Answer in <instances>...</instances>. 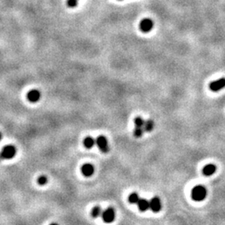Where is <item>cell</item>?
Instances as JSON below:
<instances>
[{
	"instance_id": "obj_20",
	"label": "cell",
	"mask_w": 225,
	"mask_h": 225,
	"mask_svg": "<svg viewBox=\"0 0 225 225\" xmlns=\"http://www.w3.org/2000/svg\"><path fill=\"white\" fill-rule=\"evenodd\" d=\"M2 138H3V135H2V133H0V140H1Z\"/></svg>"
},
{
	"instance_id": "obj_17",
	"label": "cell",
	"mask_w": 225,
	"mask_h": 225,
	"mask_svg": "<svg viewBox=\"0 0 225 225\" xmlns=\"http://www.w3.org/2000/svg\"><path fill=\"white\" fill-rule=\"evenodd\" d=\"M144 122H145V121L143 120L142 118H140V117H137V118L134 119V123H135V126L136 127H143V128Z\"/></svg>"
},
{
	"instance_id": "obj_8",
	"label": "cell",
	"mask_w": 225,
	"mask_h": 225,
	"mask_svg": "<svg viewBox=\"0 0 225 225\" xmlns=\"http://www.w3.org/2000/svg\"><path fill=\"white\" fill-rule=\"evenodd\" d=\"M41 97V94L37 89H32L31 91H29L27 94V98L28 101H30L31 103H36L38 102Z\"/></svg>"
},
{
	"instance_id": "obj_10",
	"label": "cell",
	"mask_w": 225,
	"mask_h": 225,
	"mask_svg": "<svg viewBox=\"0 0 225 225\" xmlns=\"http://www.w3.org/2000/svg\"><path fill=\"white\" fill-rule=\"evenodd\" d=\"M216 169H217V168H216V166L214 164L206 165L203 169V174L206 176L213 175L214 173L216 172Z\"/></svg>"
},
{
	"instance_id": "obj_21",
	"label": "cell",
	"mask_w": 225,
	"mask_h": 225,
	"mask_svg": "<svg viewBox=\"0 0 225 225\" xmlns=\"http://www.w3.org/2000/svg\"><path fill=\"white\" fill-rule=\"evenodd\" d=\"M50 225H58V224H54H54H50Z\"/></svg>"
},
{
	"instance_id": "obj_19",
	"label": "cell",
	"mask_w": 225,
	"mask_h": 225,
	"mask_svg": "<svg viewBox=\"0 0 225 225\" xmlns=\"http://www.w3.org/2000/svg\"><path fill=\"white\" fill-rule=\"evenodd\" d=\"M67 4L68 7H71V8L76 7L78 4V0H68Z\"/></svg>"
},
{
	"instance_id": "obj_18",
	"label": "cell",
	"mask_w": 225,
	"mask_h": 225,
	"mask_svg": "<svg viewBox=\"0 0 225 225\" xmlns=\"http://www.w3.org/2000/svg\"><path fill=\"white\" fill-rule=\"evenodd\" d=\"M47 182H48V178L44 175L40 176L39 178V179H38V183L40 185H45L47 183Z\"/></svg>"
},
{
	"instance_id": "obj_5",
	"label": "cell",
	"mask_w": 225,
	"mask_h": 225,
	"mask_svg": "<svg viewBox=\"0 0 225 225\" xmlns=\"http://www.w3.org/2000/svg\"><path fill=\"white\" fill-rule=\"evenodd\" d=\"M209 88L213 92H219V90L225 88V78H222L216 81H213L210 83Z\"/></svg>"
},
{
	"instance_id": "obj_2",
	"label": "cell",
	"mask_w": 225,
	"mask_h": 225,
	"mask_svg": "<svg viewBox=\"0 0 225 225\" xmlns=\"http://www.w3.org/2000/svg\"><path fill=\"white\" fill-rule=\"evenodd\" d=\"M17 154V149L13 145H7L2 149L0 157L4 159H12Z\"/></svg>"
},
{
	"instance_id": "obj_14",
	"label": "cell",
	"mask_w": 225,
	"mask_h": 225,
	"mask_svg": "<svg viewBox=\"0 0 225 225\" xmlns=\"http://www.w3.org/2000/svg\"><path fill=\"white\" fill-rule=\"evenodd\" d=\"M138 200H139V197H138V193H133L128 197V201H129L130 203H133V204L138 203Z\"/></svg>"
},
{
	"instance_id": "obj_1",
	"label": "cell",
	"mask_w": 225,
	"mask_h": 225,
	"mask_svg": "<svg viewBox=\"0 0 225 225\" xmlns=\"http://www.w3.org/2000/svg\"><path fill=\"white\" fill-rule=\"evenodd\" d=\"M207 196V189L203 186L198 185L193 188L192 191V198L195 201H203Z\"/></svg>"
},
{
	"instance_id": "obj_7",
	"label": "cell",
	"mask_w": 225,
	"mask_h": 225,
	"mask_svg": "<svg viewBox=\"0 0 225 225\" xmlns=\"http://www.w3.org/2000/svg\"><path fill=\"white\" fill-rule=\"evenodd\" d=\"M154 27V23L150 18H144L140 22V29L144 33L149 32Z\"/></svg>"
},
{
	"instance_id": "obj_11",
	"label": "cell",
	"mask_w": 225,
	"mask_h": 225,
	"mask_svg": "<svg viewBox=\"0 0 225 225\" xmlns=\"http://www.w3.org/2000/svg\"><path fill=\"white\" fill-rule=\"evenodd\" d=\"M138 209L140 211L142 212H145L147 211L148 209H149V202H148L147 199H144V198H142L138 200Z\"/></svg>"
},
{
	"instance_id": "obj_13",
	"label": "cell",
	"mask_w": 225,
	"mask_h": 225,
	"mask_svg": "<svg viewBox=\"0 0 225 225\" xmlns=\"http://www.w3.org/2000/svg\"><path fill=\"white\" fill-rule=\"evenodd\" d=\"M154 122L152 120H147L144 122V124H143V129L144 131L146 132H151L153 129H154Z\"/></svg>"
},
{
	"instance_id": "obj_12",
	"label": "cell",
	"mask_w": 225,
	"mask_h": 225,
	"mask_svg": "<svg viewBox=\"0 0 225 225\" xmlns=\"http://www.w3.org/2000/svg\"><path fill=\"white\" fill-rule=\"evenodd\" d=\"M83 143H84V146L87 148H92L95 145L96 140L92 137H87L84 139Z\"/></svg>"
},
{
	"instance_id": "obj_4",
	"label": "cell",
	"mask_w": 225,
	"mask_h": 225,
	"mask_svg": "<svg viewBox=\"0 0 225 225\" xmlns=\"http://www.w3.org/2000/svg\"><path fill=\"white\" fill-rule=\"evenodd\" d=\"M102 218L106 223H112L115 219V211L113 208H108L102 214Z\"/></svg>"
},
{
	"instance_id": "obj_3",
	"label": "cell",
	"mask_w": 225,
	"mask_h": 225,
	"mask_svg": "<svg viewBox=\"0 0 225 225\" xmlns=\"http://www.w3.org/2000/svg\"><path fill=\"white\" fill-rule=\"evenodd\" d=\"M96 144L98 145V147L100 149V151L102 153H108L109 151V142L108 139L100 135L96 139Z\"/></svg>"
},
{
	"instance_id": "obj_15",
	"label": "cell",
	"mask_w": 225,
	"mask_h": 225,
	"mask_svg": "<svg viewBox=\"0 0 225 225\" xmlns=\"http://www.w3.org/2000/svg\"><path fill=\"white\" fill-rule=\"evenodd\" d=\"M103 211L99 207H94L92 210V215L93 218H99L100 216H102Z\"/></svg>"
},
{
	"instance_id": "obj_9",
	"label": "cell",
	"mask_w": 225,
	"mask_h": 225,
	"mask_svg": "<svg viewBox=\"0 0 225 225\" xmlns=\"http://www.w3.org/2000/svg\"><path fill=\"white\" fill-rule=\"evenodd\" d=\"M81 171L82 174L86 177H90L94 173V167L92 164H86L83 165V167L81 168Z\"/></svg>"
},
{
	"instance_id": "obj_16",
	"label": "cell",
	"mask_w": 225,
	"mask_h": 225,
	"mask_svg": "<svg viewBox=\"0 0 225 225\" xmlns=\"http://www.w3.org/2000/svg\"><path fill=\"white\" fill-rule=\"evenodd\" d=\"M144 129L143 127H136L134 129V136L137 138H140L143 136Z\"/></svg>"
},
{
	"instance_id": "obj_6",
	"label": "cell",
	"mask_w": 225,
	"mask_h": 225,
	"mask_svg": "<svg viewBox=\"0 0 225 225\" xmlns=\"http://www.w3.org/2000/svg\"><path fill=\"white\" fill-rule=\"evenodd\" d=\"M149 209L154 213H158L162 209L161 200L158 197H154L149 201Z\"/></svg>"
}]
</instances>
